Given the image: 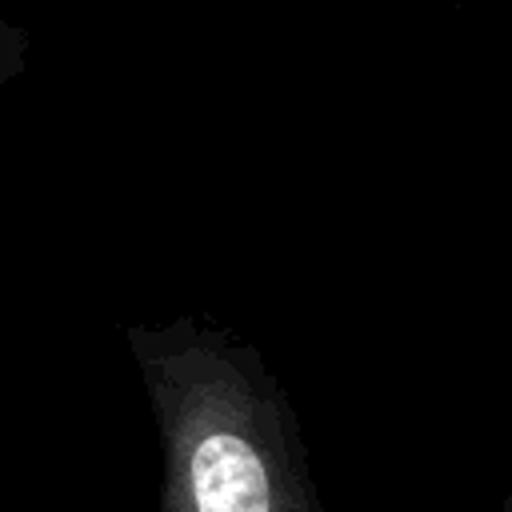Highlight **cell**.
Masks as SVG:
<instances>
[{"label":"cell","instance_id":"6da1fadb","mask_svg":"<svg viewBox=\"0 0 512 512\" xmlns=\"http://www.w3.org/2000/svg\"><path fill=\"white\" fill-rule=\"evenodd\" d=\"M124 336L160 436L156 512H324L296 412L260 348L192 316Z\"/></svg>","mask_w":512,"mask_h":512},{"label":"cell","instance_id":"7a4b0ae2","mask_svg":"<svg viewBox=\"0 0 512 512\" xmlns=\"http://www.w3.org/2000/svg\"><path fill=\"white\" fill-rule=\"evenodd\" d=\"M28 48H32L28 28H20V24H4V20H0V84H8L12 76L24 72V64H28Z\"/></svg>","mask_w":512,"mask_h":512},{"label":"cell","instance_id":"3957f363","mask_svg":"<svg viewBox=\"0 0 512 512\" xmlns=\"http://www.w3.org/2000/svg\"><path fill=\"white\" fill-rule=\"evenodd\" d=\"M508 512H512V500H508Z\"/></svg>","mask_w":512,"mask_h":512}]
</instances>
